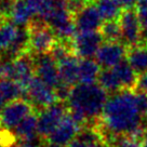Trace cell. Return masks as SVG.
<instances>
[{
	"instance_id": "cell-1",
	"label": "cell",
	"mask_w": 147,
	"mask_h": 147,
	"mask_svg": "<svg viewBox=\"0 0 147 147\" xmlns=\"http://www.w3.org/2000/svg\"><path fill=\"white\" fill-rule=\"evenodd\" d=\"M97 125L107 141L114 136L130 135L143 142L147 136V119L138 108L135 91L113 93L106 102Z\"/></svg>"
},
{
	"instance_id": "cell-12",
	"label": "cell",
	"mask_w": 147,
	"mask_h": 147,
	"mask_svg": "<svg viewBox=\"0 0 147 147\" xmlns=\"http://www.w3.org/2000/svg\"><path fill=\"white\" fill-rule=\"evenodd\" d=\"M81 128L82 127L71 117L68 110V113L60 122V124L47 138V141L49 144H53V145L68 146L78 135Z\"/></svg>"
},
{
	"instance_id": "cell-18",
	"label": "cell",
	"mask_w": 147,
	"mask_h": 147,
	"mask_svg": "<svg viewBox=\"0 0 147 147\" xmlns=\"http://www.w3.org/2000/svg\"><path fill=\"white\" fill-rule=\"evenodd\" d=\"M36 16L35 11L26 0H16L10 20L16 26H27Z\"/></svg>"
},
{
	"instance_id": "cell-3",
	"label": "cell",
	"mask_w": 147,
	"mask_h": 147,
	"mask_svg": "<svg viewBox=\"0 0 147 147\" xmlns=\"http://www.w3.org/2000/svg\"><path fill=\"white\" fill-rule=\"evenodd\" d=\"M35 77V62L30 52L20 55L14 60L3 62V78L14 80L25 92Z\"/></svg>"
},
{
	"instance_id": "cell-16",
	"label": "cell",
	"mask_w": 147,
	"mask_h": 147,
	"mask_svg": "<svg viewBox=\"0 0 147 147\" xmlns=\"http://www.w3.org/2000/svg\"><path fill=\"white\" fill-rule=\"evenodd\" d=\"M127 60L140 76L147 73V40L129 47Z\"/></svg>"
},
{
	"instance_id": "cell-17",
	"label": "cell",
	"mask_w": 147,
	"mask_h": 147,
	"mask_svg": "<svg viewBox=\"0 0 147 147\" xmlns=\"http://www.w3.org/2000/svg\"><path fill=\"white\" fill-rule=\"evenodd\" d=\"M14 133L21 141H32L36 140L38 134V115L36 110L30 113L24 118L14 129Z\"/></svg>"
},
{
	"instance_id": "cell-19",
	"label": "cell",
	"mask_w": 147,
	"mask_h": 147,
	"mask_svg": "<svg viewBox=\"0 0 147 147\" xmlns=\"http://www.w3.org/2000/svg\"><path fill=\"white\" fill-rule=\"evenodd\" d=\"M101 73V66L92 59H80L79 63V83H96Z\"/></svg>"
},
{
	"instance_id": "cell-33",
	"label": "cell",
	"mask_w": 147,
	"mask_h": 147,
	"mask_svg": "<svg viewBox=\"0 0 147 147\" xmlns=\"http://www.w3.org/2000/svg\"><path fill=\"white\" fill-rule=\"evenodd\" d=\"M82 1H84L86 3H92V2H94V0H82Z\"/></svg>"
},
{
	"instance_id": "cell-31",
	"label": "cell",
	"mask_w": 147,
	"mask_h": 147,
	"mask_svg": "<svg viewBox=\"0 0 147 147\" xmlns=\"http://www.w3.org/2000/svg\"><path fill=\"white\" fill-rule=\"evenodd\" d=\"M5 105V101L1 97V95H0V111H1V109L3 108V106Z\"/></svg>"
},
{
	"instance_id": "cell-14",
	"label": "cell",
	"mask_w": 147,
	"mask_h": 147,
	"mask_svg": "<svg viewBox=\"0 0 147 147\" xmlns=\"http://www.w3.org/2000/svg\"><path fill=\"white\" fill-rule=\"evenodd\" d=\"M79 63L80 59L75 53H69L57 62L62 82L69 87H74L79 83Z\"/></svg>"
},
{
	"instance_id": "cell-2",
	"label": "cell",
	"mask_w": 147,
	"mask_h": 147,
	"mask_svg": "<svg viewBox=\"0 0 147 147\" xmlns=\"http://www.w3.org/2000/svg\"><path fill=\"white\" fill-rule=\"evenodd\" d=\"M107 94L98 83H77L71 88L67 100L69 114L81 127L87 122L98 121L108 100Z\"/></svg>"
},
{
	"instance_id": "cell-32",
	"label": "cell",
	"mask_w": 147,
	"mask_h": 147,
	"mask_svg": "<svg viewBox=\"0 0 147 147\" xmlns=\"http://www.w3.org/2000/svg\"><path fill=\"white\" fill-rule=\"evenodd\" d=\"M48 147H66V146H60V145H53V144H49Z\"/></svg>"
},
{
	"instance_id": "cell-29",
	"label": "cell",
	"mask_w": 147,
	"mask_h": 147,
	"mask_svg": "<svg viewBox=\"0 0 147 147\" xmlns=\"http://www.w3.org/2000/svg\"><path fill=\"white\" fill-rule=\"evenodd\" d=\"M18 147H40L38 144L35 143V140L32 141H21Z\"/></svg>"
},
{
	"instance_id": "cell-28",
	"label": "cell",
	"mask_w": 147,
	"mask_h": 147,
	"mask_svg": "<svg viewBox=\"0 0 147 147\" xmlns=\"http://www.w3.org/2000/svg\"><path fill=\"white\" fill-rule=\"evenodd\" d=\"M138 89L144 91L147 93V73L143 74L140 76V81H138Z\"/></svg>"
},
{
	"instance_id": "cell-6",
	"label": "cell",
	"mask_w": 147,
	"mask_h": 147,
	"mask_svg": "<svg viewBox=\"0 0 147 147\" xmlns=\"http://www.w3.org/2000/svg\"><path fill=\"white\" fill-rule=\"evenodd\" d=\"M122 32V40L125 46L133 47L143 40V29L136 8L124 9L118 18Z\"/></svg>"
},
{
	"instance_id": "cell-26",
	"label": "cell",
	"mask_w": 147,
	"mask_h": 147,
	"mask_svg": "<svg viewBox=\"0 0 147 147\" xmlns=\"http://www.w3.org/2000/svg\"><path fill=\"white\" fill-rule=\"evenodd\" d=\"M115 1L116 3L121 8V10L136 8L138 2V0H115Z\"/></svg>"
},
{
	"instance_id": "cell-11",
	"label": "cell",
	"mask_w": 147,
	"mask_h": 147,
	"mask_svg": "<svg viewBox=\"0 0 147 147\" xmlns=\"http://www.w3.org/2000/svg\"><path fill=\"white\" fill-rule=\"evenodd\" d=\"M128 47L121 41H104L95 54V61L103 68H111L127 59Z\"/></svg>"
},
{
	"instance_id": "cell-21",
	"label": "cell",
	"mask_w": 147,
	"mask_h": 147,
	"mask_svg": "<svg viewBox=\"0 0 147 147\" xmlns=\"http://www.w3.org/2000/svg\"><path fill=\"white\" fill-rule=\"evenodd\" d=\"M18 26L12 21H5L0 25V53H5L10 49L18 35Z\"/></svg>"
},
{
	"instance_id": "cell-20",
	"label": "cell",
	"mask_w": 147,
	"mask_h": 147,
	"mask_svg": "<svg viewBox=\"0 0 147 147\" xmlns=\"http://www.w3.org/2000/svg\"><path fill=\"white\" fill-rule=\"evenodd\" d=\"M26 92L20 84L12 79H0V95L7 103L18 98H22Z\"/></svg>"
},
{
	"instance_id": "cell-7",
	"label": "cell",
	"mask_w": 147,
	"mask_h": 147,
	"mask_svg": "<svg viewBox=\"0 0 147 147\" xmlns=\"http://www.w3.org/2000/svg\"><path fill=\"white\" fill-rule=\"evenodd\" d=\"M68 113V106L65 102H56L51 106L40 111L38 116V134L39 136L47 138L56 127L60 124L66 114Z\"/></svg>"
},
{
	"instance_id": "cell-9",
	"label": "cell",
	"mask_w": 147,
	"mask_h": 147,
	"mask_svg": "<svg viewBox=\"0 0 147 147\" xmlns=\"http://www.w3.org/2000/svg\"><path fill=\"white\" fill-rule=\"evenodd\" d=\"M104 38L100 30L77 32L73 40V51L79 59H91L95 56Z\"/></svg>"
},
{
	"instance_id": "cell-25",
	"label": "cell",
	"mask_w": 147,
	"mask_h": 147,
	"mask_svg": "<svg viewBox=\"0 0 147 147\" xmlns=\"http://www.w3.org/2000/svg\"><path fill=\"white\" fill-rule=\"evenodd\" d=\"M109 147H142V141L130 135L114 136L108 141Z\"/></svg>"
},
{
	"instance_id": "cell-34",
	"label": "cell",
	"mask_w": 147,
	"mask_h": 147,
	"mask_svg": "<svg viewBox=\"0 0 147 147\" xmlns=\"http://www.w3.org/2000/svg\"><path fill=\"white\" fill-rule=\"evenodd\" d=\"M3 22H5V20H3V18H2L1 16H0V25H1V24L3 23Z\"/></svg>"
},
{
	"instance_id": "cell-8",
	"label": "cell",
	"mask_w": 147,
	"mask_h": 147,
	"mask_svg": "<svg viewBox=\"0 0 147 147\" xmlns=\"http://www.w3.org/2000/svg\"><path fill=\"white\" fill-rule=\"evenodd\" d=\"M32 56L35 62L36 77L41 79L43 82H46L55 90L62 82L57 62L51 53L36 54Z\"/></svg>"
},
{
	"instance_id": "cell-27",
	"label": "cell",
	"mask_w": 147,
	"mask_h": 147,
	"mask_svg": "<svg viewBox=\"0 0 147 147\" xmlns=\"http://www.w3.org/2000/svg\"><path fill=\"white\" fill-rule=\"evenodd\" d=\"M28 2V5L32 8V10L35 11L36 13V16L39 15L40 11H41L42 7H43V3H45V0H26Z\"/></svg>"
},
{
	"instance_id": "cell-13",
	"label": "cell",
	"mask_w": 147,
	"mask_h": 147,
	"mask_svg": "<svg viewBox=\"0 0 147 147\" xmlns=\"http://www.w3.org/2000/svg\"><path fill=\"white\" fill-rule=\"evenodd\" d=\"M78 32H96L100 30L103 18L97 11L94 2L88 3L74 15Z\"/></svg>"
},
{
	"instance_id": "cell-22",
	"label": "cell",
	"mask_w": 147,
	"mask_h": 147,
	"mask_svg": "<svg viewBox=\"0 0 147 147\" xmlns=\"http://www.w3.org/2000/svg\"><path fill=\"white\" fill-rule=\"evenodd\" d=\"M94 5L103 21L118 20L122 11L115 0H94Z\"/></svg>"
},
{
	"instance_id": "cell-10",
	"label": "cell",
	"mask_w": 147,
	"mask_h": 147,
	"mask_svg": "<svg viewBox=\"0 0 147 147\" xmlns=\"http://www.w3.org/2000/svg\"><path fill=\"white\" fill-rule=\"evenodd\" d=\"M27 100L32 103L34 107L39 109H45L59 101L55 90L41 79L35 77L26 90Z\"/></svg>"
},
{
	"instance_id": "cell-23",
	"label": "cell",
	"mask_w": 147,
	"mask_h": 147,
	"mask_svg": "<svg viewBox=\"0 0 147 147\" xmlns=\"http://www.w3.org/2000/svg\"><path fill=\"white\" fill-rule=\"evenodd\" d=\"M97 83L104 88L108 93H116V92L122 91L121 86L115 71L113 68H103L100 73Z\"/></svg>"
},
{
	"instance_id": "cell-4",
	"label": "cell",
	"mask_w": 147,
	"mask_h": 147,
	"mask_svg": "<svg viewBox=\"0 0 147 147\" xmlns=\"http://www.w3.org/2000/svg\"><path fill=\"white\" fill-rule=\"evenodd\" d=\"M29 29V52L36 54L50 53L57 42L53 29L41 20H32L27 25Z\"/></svg>"
},
{
	"instance_id": "cell-15",
	"label": "cell",
	"mask_w": 147,
	"mask_h": 147,
	"mask_svg": "<svg viewBox=\"0 0 147 147\" xmlns=\"http://www.w3.org/2000/svg\"><path fill=\"white\" fill-rule=\"evenodd\" d=\"M111 68L114 69L122 90L135 91L138 89L140 75L134 70V68L131 66L128 60H123Z\"/></svg>"
},
{
	"instance_id": "cell-30",
	"label": "cell",
	"mask_w": 147,
	"mask_h": 147,
	"mask_svg": "<svg viewBox=\"0 0 147 147\" xmlns=\"http://www.w3.org/2000/svg\"><path fill=\"white\" fill-rule=\"evenodd\" d=\"M3 78V62L0 60V79Z\"/></svg>"
},
{
	"instance_id": "cell-5",
	"label": "cell",
	"mask_w": 147,
	"mask_h": 147,
	"mask_svg": "<svg viewBox=\"0 0 147 147\" xmlns=\"http://www.w3.org/2000/svg\"><path fill=\"white\" fill-rule=\"evenodd\" d=\"M35 110L34 105L24 97L8 102L0 111V125L5 130H14L26 116Z\"/></svg>"
},
{
	"instance_id": "cell-24",
	"label": "cell",
	"mask_w": 147,
	"mask_h": 147,
	"mask_svg": "<svg viewBox=\"0 0 147 147\" xmlns=\"http://www.w3.org/2000/svg\"><path fill=\"white\" fill-rule=\"evenodd\" d=\"M100 32L104 38V41H120L122 40V32L118 20L105 21L100 28Z\"/></svg>"
}]
</instances>
